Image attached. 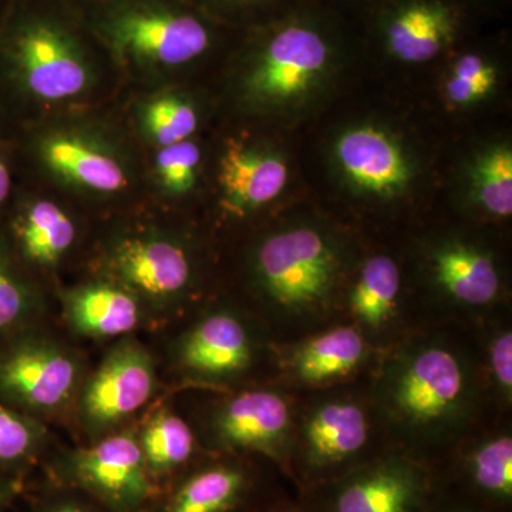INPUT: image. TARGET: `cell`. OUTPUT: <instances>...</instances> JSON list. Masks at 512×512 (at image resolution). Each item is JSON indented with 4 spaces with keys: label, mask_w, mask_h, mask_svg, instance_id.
I'll use <instances>...</instances> for the list:
<instances>
[{
    "label": "cell",
    "mask_w": 512,
    "mask_h": 512,
    "mask_svg": "<svg viewBox=\"0 0 512 512\" xmlns=\"http://www.w3.org/2000/svg\"><path fill=\"white\" fill-rule=\"evenodd\" d=\"M66 0H13L0 20V76L40 101L79 96L93 76L87 23Z\"/></svg>",
    "instance_id": "cell-1"
},
{
    "label": "cell",
    "mask_w": 512,
    "mask_h": 512,
    "mask_svg": "<svg viewBox=\"0 0 512 512\" xmlns=\"http://www.w3.org/2000/svg\"><path fill=\"white\" fill-rule=\"evenodd\" d=\"M84 19L116 59L146 69L195 62L217 39V19L194 0H103Z\"/></svg>",
    "instance_id": "cell-2"
},
{
    "label": "cell",
    "mask_w": 512,
    "mask_h": 512,
    "mask_svg": "<svg viewBox=\"0 0 512 512\" xmlns=\"http://www.w3.org/2000/svg\"><path fill=\"white\" fill-rule=\"evenodd\" d=\"M336 42L316 18L289 15L256 29L245 52L242 90L262 110H292L320 89Z\"/></svg>",
    "instance_id": "cell-3"
},
{
    "label": "cell",
    "mask_w": 512,
    "mask_h": 512,
    "mask_svg": "<svg viewBox=\"0 0 512 512\" xmlns=\"http://www.w3.org/2000/svg\"><path fill=\"white\" fill-rule=\"evenodd\" d=\"M380 387L384 409L413 433L450 429L471 400L463 360L440 345H420L397 357Z\"/></svg>",
    "instance_id": "cell-4"
},
{
    "label": "cell",
    "mask_w": 512,
    "mask_h": 512,
    "mask_svg": "<svg viewBox=\"0 0 512 512\" xmlns=\"http://www.w3.org/2000/svg\"><path fill=\"white\" fill-rule=\"evenodd\" d=\"M256 276L268 298L288 313H312L329 302L340 259L323 232L295 227L266 238L256 252Z\"/></svg>",
    "instance_id": "cell-5"
},
{
    "label": "cell",
    "mask_w": 512,
    "mask_h": 512,
    "mask_svg": "<svg viewBox=\"0 0 512 512\" xmlns=\"http://www.w3.org/2000/svg\"><path fill=\"white\" fill-rule=\"evenodd\" d=\"M76 365L46 343L20 340L0 352V399L28 409H53L76 382Z\"/></svg>",
    "instance_id": "cell-6"
},
{
    "label": "cell",
    "mask_w": 512,
    "mask_h": 512,
    "mask_svg": "<svg viewBox=\"0 0 512 512\" xmlns=\"http://www.w3.org/2000/svg\"><path fill=\"white\" fill-rule=\"evenodd\" d=\"M335 160L346 181L370 197H396L413 177L402 144L375 126L346 130L336 141Z\"/></svg>",
    "instance_id": "cell-7"
},
{
    "label": "cell",
    "mask_w": 512,
    "mask_h": 512,
    "mask_svg": "<svg viewBox=\"0 0 512 512\" xmlns=\"http://www.w3.org/2000/svg\"><path fill=\"white\" fill-rule=\"evenodd\" d=\"M460 23V13L450 0H396L380 18L379 28L390 56L420 64L453 45Z\"/></svg>",
    "instance_id": "cell-8"
},
{
    "label": "cell",
    "mask_w": 512,
    "mask_h": 512,
    "mask_svg": "<svg viewBox=\"0 0 512 512\" xmlns=\"http://www.w3.org/2000/svg\"><path fill=\"white\" fill-rule=\"evenodd\" d=\"M153 390L150 357L136 343H126L110 353L87 384L84 416L93 427H109L144 406Z\"/></svg>",
    "instance_id": "cell-9"
},
{
    "label": "cell",
    "mask_w": 512,
    "mask_h": 512,
    "mask_svg": "<svg viewBox=\"0 0 512 512\" xmlns=\"http://www.w3.org/2000/svg\"><path fill=\"white\" fill-rule=\"evenodd\" d=\"M288 183V165L268 147L232 143L221 158L220 184L225 207L245 215L274 201Z\"/></svg>",
    "instance_id": "cell-10"
},
{
    "label": "cell",
    "mask_w": 512,
    "mask_h": 512,
    "mask_svg": "<svg viewBox=\"0 0 512 512\" xmlns=\"http://www.w3.org/2000/svg\"><path fill=\"white\" fill-rule=\"evenodd\" d=\"M74 471L83 484L117 504H136L148 493L143 450L128 434L80 451Z\"/></svg>",
    "instance_id": "cell-11"
},
{
    "label": "cell",
    "mask_w": 512,
    "mask_h": 512,
    "mask_svg": "<svg viewBox=\"0 0 512 512\" xmlns=\"http://www.w3.org/2000/svg\"><path fill=\"white\" fill-rule=\"evenodd\" d=\"M215 427L228 446L279 454L291 430V409L278 393H242L222 407Z\"/></svg>",
    "instance_id": "cell-12"
},
{
    "label": "cell",
    "mask_w": 512,
    "mask_h": 512,
    "mask_svg": "<svg viewBox=\"0 0 512 512\" xmlns=\"http://www.w3.org/2000/svg\"><path fill=\"white\" fill-rule=\"evenodd\" d=\"M113 265L126 284L150 298L170 299L184 291L191 266L183 248L164 239H131L117 248Z\"/></svg>",
    "instance_id": "cell-13"
},
{
    "label": "cell",
    "mask_w": 512,
    "mask_h": 512,
    "mask_svg": "<svg viewBox=\"0 0 512 512\" xmlns=\"http://www.w3.org/2000/svg\"><path fill=\"white\" fill-rule=\"evenodd\" d=\"M423 490L416 468L400 460L384 461L340 488L336 512H414Z\"/></svg>",
    "instance_id": "cell-14"
},
{
    "label": "cell",
    "mask_w": 512,
    "mask_h": 512,
    "mask_svg": "<svg viewBox=\"0 0 512 512\" xmlns=\"http://www.w3.org/2000/svg\"><path fill=\"white\" fill-rule=\"evenodd\" d=\"M40 158L47 167L84 190L120 191L126 187L123 165L99 144L74 134H56L40 143Z\"/></svg>",
    "instance_id": "cell-15"
},
{
    "label": "cell",
    "mask_w": 512,
    "mask_h": 512,
    "mask_svg": "<svg viewBox=\"0 0 512 512\" xmlns=\"http://www.w3.org/2000/svg\"><path fill=\"white\" fill-rule=\"evenodd\" d=\"M369 420L359 404L323 403L303 426L306 456L316 467L332 466L355 456L369 439Z\"/></svg>",
    "instance_id": "cell-16"
},
{
    "label": "cell",
    "mask_w": 512,
    "mask_h": 512,
    "mask_svg": "<svg viewBox=\"0 0 512 512\" xmlns=\"http://www.w3.org/2000/svg\"><path fill=\"white\" fill-rule=\"evenodd\" d=\"M251 355L247 329L227 313L202 320L183 346L184 365L207 376L234 375L249 365Z\"/></svg>",
    "instance_id": "cell-17"
},
{
    "label": "cell",
    "mask_w": 512,
    "mask_h": 512,
    "mask_svg": "<svg viewBox=\"0 0 512 512\" xmlns=\"http://www.w3.org/2000/svg\"><path fill=\"white\" fill-rule=\"evenodd\" d=\"M431 266L440 288L464 305H488L500 292V275L493 259L473 245H443L434 252Z\"/></svg>",
    "instance_id": "cell-18"
},
{
    "label": "cell",
    "mask_w": 512,
    "mask_h": 512,
    "mask_svg": "<svg viewBox=\"0 0 512 512\" xmlns=\"http://www.w3.org/2000/svg\"><path fill=\"white\" fill-rule=\"evenodd\" d=\"M366 355L365 340L355 328H335L303 343L292 357V370L306 383L348 376Z\"/></svg>",
    "instance_id": "cell-19"
},
{
    "label": "cell",
    "mask_w": 512,
    "mask_h": 512,
    "mask_svg": "<svg viewBox=\"0 0 512 512\" xmlns=\"http://www.w3.org/2000/svg\"><path fill=\"white\" fill-rule=\"evenodd\" d=\"M69 315L80 332L101 338L130 332L140 320L136 299L110 285L87 286L74 292Z\"/></svg>",
    "instance_id": "cell-20"
},
{
    "label": "cell",
    "mask_w": 512,
    "mask_h": 512,
    "mask_svg": "<svg viewBox=\"0 0 512 512\" xmlns=\"http://www.w3.org/2000/svg\"><path fill=\"white\" fill-rule=\"evenodd\" d=\"M13 234L25 258L49 265L72 247L76 231L62 208L50 201H36L20 211Z\"/></svg>",
    "instance_id": "cell-21"
},
{
    "label": "cell",
    "mask_w": 512,
    "mask_h": 512,
    "mask_svg": "<svg viewBox=\"0 0 512 512\" xmlns=\"http://www.w3.org/2000/svg\"><path fill=\"white\" fill-rule=\"evenodd\" d=\"M400 292V271L386 255L367 259L353 291L350 311L362 325L377 329L393 315Z\"/></svg>",
    "instance_id": "cell-22"
},
{
    "label": "cell",
    "mask_w": 512,
    "mask_h": 512,
    "mask_svg": "<svg viewBox=\"0 0 512 512\" xmlns=\"http://www.w3.org/2000/svg\"><path fill=\"white\" fill-rule=\"evenodd\" d=\"M244 476L234 468L202 471L175 495L167 512H227L237 503Z\"/></svg>",
    "instance_id": "cell-23"
},
{
    "label": "cell",
    "mask_w": 512,
    "mask_h": 512,
    "mask_svg": "<svg viewBox=\"0 0 512 512\" xmlns=\"http://www.w3.org/2000/svg\"><path fill=\"white\" fill-rule=\"evenodd\" d=\"M474 197L494 217L512 214V153L508 146H497L478 157L473 173Z\"/></svg>",
    "instance_id": "cell-24"
},
{
    "label": "cell",
    "mask_w": 512,
    "mask_h": 512,
    "mask_svg": "<svg viewBox=\"0 0 512 512\" xmlns=\"http://www.w3.org/2000/svg\"><path fill=\"white\" fill-rule=\"evenodd\" d=\"M194 437L184 420L171 413H158L144 430V460L154 470H170L190 458Z\"/></svg>",
    "instance_id": "cell-25"
},
{
    "label": "cell",
    "mask_w": 512,
    "mask_h": 512,
    "mask_svg": "<svg viewBox=\"0 0 512 512\" xmlns=\"http://www.w3.org/2000/svg\"><path fill=\"white\" fill-rule=\"evenodd\" d=\"M497 86V69L480 53L458 57L444 86L448 101L456 106H470L490 96Z\"/></svg>",
    "instance_id": "cell-26"
},
{
    "label": "cell",
    "mask_w": 512,
    "mask_h": 512,
    "mask_svg": "<svg viewBox=\"0 0 512 512\" xmlns=\"http://www.w3.org/2000/svg\"><path fill=\"white\" fill-rule=\"evenodd\" d=\"M148 136L161 147L188 140L198 127V114L190 101L178 96H164L148 104L144 111Z\"/></svg>",
    "instance_id": "cell-27"
},
{
    "label": "cell",
    "mask_w": 512,
    "mask_h": 512,
    "mask_svg": "<svg viewBox=\"0 0 512 512\" xmlns=\"http://www.w3.org/2000/svg\"><path fill=\"white\" fill-rule=\"evenodd\" d=\"M474 484L484 493L497 498L512 494V440L501 436L485 441L470 458Z\"/></svg>",
    "instance_id": "cell-28"
},
{
    "label": "cell",
    "mask_w": 512,
    "mask_h": 512,
    "mask_svg": "<svg viewBox=\"0 0 512 512\" xmlns=\"http://www.w3.org/2000/svg\"><path fill=\"white\" fill-rule=\"evenodd\" d=\"M200 163V148L190 140L163 147L156 160L158 180L165 191L185 194L194 187Z\"/></svg>",
    "instance_id": "cell-29"
},
{
    "label": "cell",
    "mask_w": 512,
    "mask_h": 512,
    "mask_svg": "<svg viewBox=\"0 0 512 512\" xmlns=\"http://www.w3.org/2000/svg\"><path fill=\"white\" fill-rule=\"evenodd\" d=\"M30 309L28 288L0 245V332L19 325Z\"/></svg>",
    "instance_id": "cell-30"
},
{
    "label": "cell",
    "mask_w": 512,
    "mask_h": 512,
    "mask_svg": "<svg viewBox=\"0 0 512 512\" xmlns=\"http://www.w3.org/2000/svg\"><path fill=\"white\" fill-rule=\"evenodd\" d=\"M39 437L36 424L0 402V464L28 456Z\"/></svg>",
    "instance_id": "cell-31"
},
{
    "label": "cell",
    "mask_w": 512,
    "mask_h": 512,
    "mask_svg": "<svg viewBox=\"0 0 512 512\" xmlns=\"http://www.w3.org/2000/svg\"><path fill=\"white\" fill-rule=\"evenodd\" d=\"M491 373L497 386L504 394L511 397L512 390V335L511 332L501 333L491 343Z\"/></svg>",
    "instance_id": "cell-32"
},
{
    "label": "cell",
    "mask_w": 512,
    "mask_h": 512,
    "mask_svg": "<svg viewBox=\"0 0 512 512\" xmlns=\"http://www.w3.org/2000/svg\"><path fill=\"white\" fill-rule=\"evenodd\" d=\"M215 19L220 16H241L251 10L261 8L271 0H194Z\"/></svg>",
    "instance_id": "cell-33"
},
{
    "label": "cell",
    "mask_w": 512,
    "mask_h": 512,
    "mask_svg": "<svg viewBox=\"0 0 512 512\" xmlns=\"http://www.w3.org/2000/svg\"><path fill=\"white\" fill-rule=\"evenodd\" d=\"M12 191V174L5 154L0 151V207L8 201Z\"/></svg>",
    "instance_id": "cell-34"
},
{
    "label": "cell",
    "mask_w": 512,
    "mask_h": 512,
    "mask_svg": "<svg viewBox=\"0 0 512 512\" xmlns=\"http://www.w3.org/2000/svg\"><path fill=\"white\" fill-rule=\"evenodd\" d=\"M10 494H12V487L6 483H0V512H2L5 505L8 504Z\"/></svg>",
    "instance_id": "cell-35"
},
{
    "label": "cell",
    "mask_w": 512,
    "mask_h": 512,
    "mask_svg": "<svg viewBox=\"0 0 512 512\" xmlns=\"http://www.w3.org/2000/svg\"><path fill=\"white\" fill-rule=\"evenodd\" d=\"M70 5L80 6V8H90V6L97 5V3L103 2V0H66Z\"/></svg>",
    "instance_id": "cell-36"
},
{
    "label": "cell",
    "mask_w": 512,
    "mask_h": 512,
    "mask_svg": "<svg viewBox=\"0 0 512 512\" xmlns=\"http://www.w3.org/2000/svg\"><path fill=\"white\" fill-rule=\"evenodd\" d=\"M13 0H0V20L3 19V16L8 12L10 5H12Z\"/></svg>",
    "instance_id": "cell-37"
},
{
    "label": "cell",
    "mask_w": 512,
    "mask_h": 512,
    "mask_svg": "<svg viewBox=\"0 0 512 512\" xmlns=\"http://www.w3.org/2000/svg\"><path fill=\"white\" fill-rule=\"evenodd\" d=\"M53 512H87V511L80 510V508H76V507H62V508H57V510L53 511Z\"/></svg>",
    "instance_id": "cell-38"
}]
</instances>
